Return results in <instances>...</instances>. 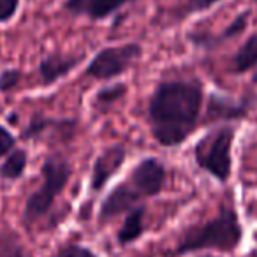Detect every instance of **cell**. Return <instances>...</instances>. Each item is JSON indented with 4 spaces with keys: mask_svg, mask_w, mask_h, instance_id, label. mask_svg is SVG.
I'll list each match as a JSON object with an SVG mask.
<instances>
[{
    "mask_svg": "<svg viewBox=\"0 0 257 257\" xmlns=\"http://www.w3.org/2000/svg\"><path fill=\"white\" fill-rule=\"evenodd\" d=\"M204 104V85L197 78H168L148 97L147 121L162 148H178L197 131Z\"/></svg>",
    "mask_w": 257,
    "mask_h": 257,
    "instance_id": "cell-1",
    "label": "cell"
},
{
    "mask_svg": "<svg viewBox=\"0 0 257 257\" xmlns=\"http://www.w3.org/2000/svg\"><path fill=\"white\" fill-rule=\"evenodd\" d=\"M245 238V229L239 222L238 210L232 203H222L215 217L204 222L187 225L176 239L171 255L182 257L203 250L231 253L239 248Z\"/></svg>",
    "mask_w": 257,
    "mask_h": 257,
    "instance_id": "cell-2",
    "label": "cell"
},
{
    "mask_svg": "<svg viewBox=\"0 0 257 257\" xmlns=\"http://www.w3.org/2000/svg\"><path fill=\"white\" fill-rule=\"evenodd\" d=\"M72 164L69 159L60 154H50L44 157L41 164V182L39 189H36L23 204L22 222L27 229H30L41 218L48 217L53 210L57 196H60L72 178Z\"/></svg>",
    "mask_w": 257,
    "mask_h": 257,
    "instance_id": "cell-3",
    "label": "cell"
},
{
    "mask_svg": "<svg viewBox=\"0 0 257 257\" xmlns=\"http://www.w3.org/2000/svg\"><path fill=\"white\" fill-rule=\"evenodd\" d=\"M236 140V127L231 123H220L208 128L194 145V164L197 169L218 183H227L232 176V147Z\"/></svg>",
    "mask_w": 257,
    "mask_h": 257,
    "instance_id": "cell-4",
    "label": "cell"
},
{
    "mask_svg": "<svg viewBox=\"0 0 257 257\" xmlns=\"http://www.w3.org/2000/svg\"><path fill=\"white\" fill-rule=\"evenodd\" d=\"M143 46L136 41L120 46H106L99 50L83 71V76L95 81H111L128 71L143 55Z\"/></svg>",
    "mask_w": 257,
    "mask_h": 257,
    "instance_id": "cell-5",
    "label": "cell"
},
{
    "mask_svg": "<svg viewBox=\"0 0 257 257\" xmlns=\"http://www.w3.org/2000/svg\"><path fill=\"white\" fill-rule=\"evenodd\" d=\"M127 147L123 143H113L106 147L99 155L95 157L90 169V178H88V190L90 196H97L100 194L109 180L123 168L125 161H127Z\"/></svg>",
    "mask_w": 257,
    "mask_h": 257,
    "instance_id": "cell-6",
    "label": "cell"
},
{
    "mask_svg": "<svg viewBox=\"0 0 257 257\" xmlns=\"http://www.w3.org/2000/svg\"><path fill=\"white\" fill-rule=\"evenodd\" d=\"M127 180L143 196V199H150L162 194L168 182V169L164 162L150 155L136 162Z\"/></svg>",
    "mask_w": 257,
    "mask_h": 257,
    "instance_id": "cell-7",
    "label": "cell"
},
{
    "mask_svg": "<svg viewBox=\"0 0 257 257\" xmlns=\"http://www.w3.org/2000/svg\"><path fill=\"white\" fill-rule=\"evenodd\" d=\"M143 203V196L133 187V183L128 180H123L118 185H114L109 192L104 196L102 203H100L99 213H97V225L102 229L114 218L121 217L127 211H131L134 206Z\"/></svg>",
    "mask_w": 257,
    "mask_h": 257,
    "instance_id": "cell-8",
    "label": "cell"
},
{
    "mask_svg": "<svg viewBox=\"0 0 257 257\" xmlns=\"http://www.w3.org/2000/svg\"><path fill=\"white\" fill-rule=\"evenodd\" d=\"M253 102H255V97L252 93H245L243 97H229V95H222V93H210L206 100V116L204 121L206 123H229V121H236V120H243V118L248 116L250 109H252Z\"/></svg>",
    "mask_w": 257,
    "mask_h": 257,
    "instance_id": "cell-9",
    "label": "cell"
},
{
    "mask_svg": "<svg viewBox=\"0 0 257 257\" xmlns=\"http://www.w3.org/2000/svg\"><path fill=\"white\" fill-rule=\"evenodd\" d=\"M85 58V53H65L60 50H53L46 53L37 64V76H39L41 85H55L57 81L71 74Z\"/></svg>",
    "mask_w": 257,
    "mask_h": 257,
    "instance_id": "cell-10",
    "label": "cell"
},
{
    "mask_svg": "<svg viewBox=\"0 0 257 257\" xmlns=\"http://www.w3.org/2000/svg\"><path fill=\"white\" fill-rule=\"evenodd\" d=\"M248 23H250V11L246 9V11L238 13L217 36H213L211 32L192 30V32L187 34L185 39L189 41V43H192L196 48H199V50L211 51V50H215V48L222 46L224 43H227V41H232L241 36V34L248 29Z\"/></svg>",
    "mask_w": 257,
    "mask_h": 257,
    "instance_id": "cell-11",
    "label": "cell"
},
{
    "mask_svg": "<svg viewBox=\"0 0 257 257\" xmlns=\"http://www.w3.org/2000/svg\"><path fill=\"white\" fill-rule=\"evenodd\" d=\"M133 2L136 0H65L62 9L74 18L83 16L90 22H104Z\"/></svg>",
    "mask_w": 257,
    "mask_h": 257,
    "instance_id": "cell-12",
    "label": "cell"
},
{
    "mask_svg": "<svg viewBox=\"0 0 257 257\" xmlns=\"http://www.w3.org/2000/svg\"><path fill=\"white\" fill-rule=\"evenodd\" d=\"M76 127H78V120L76 118H53V116H44V114H34L29 123L22 128L20 140L23 141L39 140L48 131H57V133L64 134L65 140H69V138L74 136Z\"/></svg>",
    "mask_w": 257,
    "mask_h": 257,
    "instance_id": "cell-13",
    "label": "cell"
},
{
    "mask_svg": "<svg viewBox=\"0 0 257 257\" xmlns=\"http://www.w3.org/2000/svg\"><path fill=\"white\" fill-rule=\"evenodd\" d=\"M147 210V204L140 203L138 206H134L133 210L125 213L123 222H121V225L116 231V236H114L118 246L125 248V246L133 245L134 241H138L145 234V229H147V225H145Z\"/></svg>",
    "mask_w": 257,
    "mask_h": 257,
    "instance_id": "cell-14",
    "label": "cell"
},
{
    "mask_svg": "<svg viewBox=\"0 0 257 257\" xmlns=\"http://www.w3.org/2000/svg\"><path fill=\"white\" fill-rule=\"evenodd\" d=\"M227 71L236 76L255 71V74H253V83L257 85V32L250 34V36L239 44V48L231 57Z\"/></svg>",
    "mask_w": 257,
    "mask_h": 257,
    "instance_id": "cell-15",
    "label": "cell"
},
{
    "mask_svg": "<svg viewBox=\"0 0 257 257\" xmlns=\"http://www.w3.org/2000/svg\"><path fill=\"white\" fill-rule=\"evenodd\" d=\"M128 92V86L123 81H114L111 85L100 86L92 97V109L97 113H106L114 104H118Z\"/></svg>",
    "mask_w": 257,
    "mask_h": 257,
    "instance_id": "cell-16",
    "label": "cell"
},
{
    "mask_svg": "<svg viewBox=\"0 0 257 257\" xmlns=\"http://www.w3.org/2000/svg\"><path fill=\"white\" fill-rule=\"evenodd\" d=\"M27 166H29V152L22 147H16L0 164V180L16 182L25 175Z\"/></svg>",
    "mask_w": 257,
    "mask_h": 257,
    "instance_id": "cell-17",
    "label": "cell"
},
{
    "mask_svg": "<svg viewBox=\"0 0 257 257\" xmlns=\"http://www.w3.org/2000/svg\"><path fill=\"white\" fill-rule=\"evenodd\" d=\"M0 257H32L23 243L22 236L15 229L8 227L0 231Z\"/></svg>",
    "mask_w": 257,
    "mask_h": 257,
    "instance_id": "cell-18",
    "label": "cell"
},
{
    "mask_svg": "<svg viewBox=\"0 0 257 257\" xmlns=\"http://www.w3.org/2000/svg\"><path fill=\"white\" fill-rule=\"evenodd\" d=\"M222 0H183L180 4L178 9H175L173 16L176 20H185L192 15H197V13H206L210 11L213 6L220 4Z\"/></svg>",
    "mask_w": 257,
    "mask_h": 257,
    "instance_id": "cell-19",
    "label": "cell"
},
{
    "mask_svg": "<svg viewBox=\"0 0 257 257\" xmlns=\"http://www.w3.org/2000/svg\"><path fill=\"white\" fill-rule=\"evenodd\" d=\"M53 257H99V255H97L90 246L69 239V241L62 243V245L55 250Z\"/></svg>",
    "mask_w": 257,
    "mask_h": 257,
    "instance_id": "cell-20",
    "label": "cell"
},
{
    "mask_svg": "<svg viewBox=\"0 0 257 257\" xmlns=\"http://www.w3.org/2000/svg\"><path fill=\"white\" fill-rule=\"evenodd\" d=\"M23 71L20 67H6L0 71V93H11L22 85Z\"/></svg>",
    "mask_w": 257,
    "mask_h": 257,
    "instance_id": "cell-21",
    "label": "cell"
},
{
    "mask_svg": "<svg viewBox=\"0 0 257 257\" xmlns=\"http://www.w3.org/2000/svg\"><path fill=\"white\" fill-rule=\"evenodd\" d=\"M18 138L9 131L6 125L0 123V161H4L16 147H18Z\"/></svg>",
    "mask_w": 257,
    "mask_h": 257,
    "instance_id": "cell-22",
    "label": "cell"
},
{
    "mask_svg": "<svg viewBox=\"0 0 257 257\" xmlns=\"http://www.w3.org/2000/svg\"><path fill=\"white\" fill-rule=\"evenodd\" d=\"M20 4L22 0H0V25L15 20L20 11Z\"/></svg>",
    "mask_w": 257,
    "mask_h": 257,
    "instance_id": "cell-23",
    "label": "cell"
},
{
    "mask_svg": "<svg viewBox=\"0 0 257 257\" xmlns=\"http://www.w3.org/2000/svg\"><path fill=\"white\" fill-rule=\"evenodd\" d=\"M250 2H252V4H255V6H257V0H250Z\"/></svg>",
    "mask_w": 257,
    "mask_h": 257,
    "instance_id": "cell-24",
    "label": "cell"
},
{
    "mask_svg": "<svg viewBox=\"0 0 257 257\" xmlns=\"http://www.w3.org/2000/svg\"><path fill=\"white\" fill-rule=\"evenodd\" d=\"M199 257H215V255H199Z\"/></svg>",
    "mask_w": 257,
    "mask_h": 257,
    "instance_id": "cell-25",
    "label": "cell"
},
{
    "mask_svg": "<svg viewBox=\"0 0 257 257\" xmlns=\"http://www.w3.org/2000/svg\"><path fill=\"white\" fill-rule=\"evenodd\" d=\"M253 185H255V187H257V182H255V183H253Z\"/></svg>",
    "mask_w": 257,
    "mask_h": 257,
    "instance_id": "cell-26",
    "label": "cell"
}]
</instances>
